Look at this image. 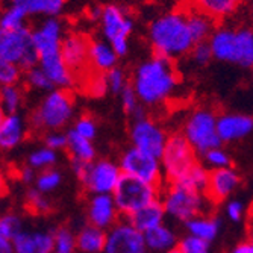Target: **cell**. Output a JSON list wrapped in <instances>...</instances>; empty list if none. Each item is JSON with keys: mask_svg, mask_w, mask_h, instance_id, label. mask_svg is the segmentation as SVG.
<instances>
[{"mask_svg": "<svg viewBox=\"0 0 253 253\" xmlns=\"http://www.w3.org/2000/svg\"><path fill=\"white\" fill-rule=\"evenodd\" d=\"M12 243L15 253H53L55 232L23 231Z\"/></svg>", "mask_w": 253, "mask_h": 253, "instance_id": "cell-20", "label": "cell"}, {"mask_svg": "<svg viewBox=\"0 0 253 253\" xmlns=\"http://www.w3.org/2000/svg\"><path fill=\"white\" fill-rule=\"evenodd\" d=\"M144 234L130 224L127 220H120L106 232V246L103 253H146Z\"/></svg>", "mask_w": 253, "mask_h": 253, "instance_id": "cell-15", "label": "cell"}, {"mask_svg": "<svg viewBox=\"0 0 253 253\" xmlns=\"http://www.w3.org/2000/svg\"><path fill=\"white\" fill-rule=\"evenodd\" d=\"M205 194L185 188L179 183H170L166 188L161 202L164 205L166 214L176 221L187 223L194 217L205 215Z\"/></svg>", "mask_w": 253, "mask_h": 253, "instance_id": "cell-10", "label": "cell"}, {"mask_svg": "<svg viewBox=\"0 0 253 253\" xmlns=\"http://www.w3.org/2000/svg\"><path fill=\"white\" fill-rule=\"evenodd\" d=\"M185 229L188 231V235H193L196 238H200L203 241L212 243L221 229V221L217 217L211 215H199L191 218L185 223Z\"/></svg>", "mask_w": 253, "mask_h": 253, "instance_id": "cell-25", "label": "cell"}, {"mask_svg": "<svg viewBox=\"0 0 253 253\" xmlns=\"http://www.w3.org/2000/svg\"><path fill=\"white\" fill-rule=\"evenodd\" d=\"M75 116V99L68 89L55 88L34 111L31 125L40 132H59Z\"/></svg>", "mask_w": 253, "mask_h": 253, "instance_id": "cell-5", "label": "cell"}, {"mask_svg": "<svg viewBox=\"0 0 253 253\" xmlns=\"http://www.w3.org/2000/svg\"><path fill=\"white\" fill-rule=\"evenodd\" d=\"M26 18L28 12L25 8L9 5L0 18V32H12L26 28Z\"/></svg>", "mask_w": 253, "mask_h": 253, "instance_id": "cell-32", "label": "cell"}, {"mask_svg": "<svg viewBox=\"0 0 253 253\" xmlns=\"http://www.w3.org/2000/svg\"><path fill=\"white\" fill-rule=\"evenodd\" d=\"M44 144L45 147H49L55 152L64 150L68 146V136L67 133H62V132H49L44 138Z\"/></svg>", "mask_w": 253, "mask_h": 253, "instance_id": "cell-48", "label": "cell"}, {"mask_svg": "<svg viewBox=\"0 0 253 253\" xmlns=\"http://www.w3.org/2000/svg\"><path fill=\"white\" fill-rule=\"evenodd\" d=\"M85 91L89 97H94V99L103 97L109 91L106 73H96V75L91 73L85 81Z\"/></svg>", "mask_w": 253, "mask_h": 253, "instance_id": "cell-39", "label": "cell"}, {"mask_svg": "<svg viewBox=\"0 0 253 253\" xmlns=\"http://www.w3.org/2000/svg\"><path fill=\"white\" fill-rule=\"evenodd\" d=\"M203 166L206 169H211L212 170H220V169H227V167H231V156H229V153L221 149V147H217V149H212L210 152H206L203 156Z\"/></svg>", "mask_w": 253, "mask_h": 253, "instance_id": "cell-37", "label": "cell"}, {"mask_svg": "<svg viewBox=\"0 0 253 253\" xmlns=\"http://www.w3.org/2000/svg\"><path fill=\"white\" fill-rule=\"evenodd\" d=\"M78 250L76 235L68 227H59L55 231L53 253H75Z\"/></svg>", "mask_w": 253, "mask_h": 253, "instance_id": "cell-35", "label": "cell"}, {"mask_svg": "<svg viewBox=\"0 0 253 253\" xmlns=\"http://www.w3.org/2000/svg\"><path fill=\"white\" fill-rule=\"evenodd\" d=\"M180 253H211V243L196 238L193 235H185L177 244Z\"/></svg>", "mask_w": 253, "mask_h": 253, "instance_id": "cell-42", "label": "cell"}, {"mask_svg": "<svg viewBox=\"0 0 253 253\" xmlns=\"http://www.w3.org/2000/svg\"><path fill=\"white\" fill-rule=\"evenodd\" d=\"M217 129L221 143L238 141L253 132V117L237 112L221 114L218 116Z\"/></svg>", "mask_w": 253, "mask_h": 253, "instance_id": "cell-19", "label": "cell"}, {"mask_svg": "<svg viewBox=\"0 0 253 253\" xmlns=\"http://www.w3.org/2000/svg\"><path fill=\"white\" fill-rule=\"evenodd\" d=\"M232 253H253V246H252L250 241L249 243H241L232 250Z\"/></svg>", "mask_w": 253, "mask_h": 253, "instance_id": "cell-52", "label": "cell"}, {"mask_svg": "<svg viewBox=\"0 0 253 253\" xmlns=\"http://www.w3.org/2000/svg\"><path fill=\"white\" fill-rule=\"evenodd\" d=\"M76 240L78 250L82 253H103L106 246V231L88 223L78 232Z\"/></svg>", "mask_w": 253, "mask_h": 253, "instance_id": "cell-26", "label": "cell"}, {"mask_svg": "<svg viewBox=\"0 0 253 253\" xmlns=\"http://www.w3.org/2000/svg\"><path fill=\"white\" fill-rule=\"evenodd\" d=\"M26 136V125L18 114H2L0 120V147L12 150L18 147Z\"/></svg>", "mask_w": 253, "mask_h": 253, "instance_id": "cell-21", "label": "cell"}, {"mask_svg": "<svg viewBox=\"0 0 253 253\" xmlns=\"http://www.w3.org/2000/svg\"><path fill=\"white\" fill-rule=\"evenodd\" d=\"M102 34L122 58L129 52V35L133 31V20L119 5L103 6L100 18Z\"/></svg>", "mask_w": 253, "mask_h": 253, "instance_id": "cell-12", "label": "cell"}, {"mask_svg": "<svg viewBox=\"0 0 253 253\" xmlns=\"http://www.w3.org/2000/svg\"><path fill=\"white\" fill-rule=\"evenodd\" d=\"M37 170L32 169L31 166H26V167H23L20 170V179L25 182V183H32V182H37Z\"/></svg>", "mask_w": 253, "mask_h": 253, "instance_id": "cell-50", "label": "cell"}, {"mask_svg": "<svg viewBox=\"0 0 253 253\" xmlns=\"http://www.w3.org/2000/svg\"><path fill=\"white\" fill-rule=\"evenodd\" d=\"M0 253H15L14 243L5 238H0Z\"/></svg>", "mask_w": 253, "mask_h": 253, "instance_id": "cell-51", "label": "cell"}, {"mask_svg": "<svg viewBox=\"0 0 253 253\" xmlns=\"http://www.w3.org/2000/svg\"><path fill=\"white\" fill-rule=\"evenodd\" d=\"M26 205L35 214H47L52 208L50 200L44 193L38 191L37 188H31L26 194Z\"/></svg>", "mask_w": 253, "mask_h": 253, "instance_id": "cell-41", "label": "cell"}, {"mask_svg": "<svg viewBox=\"0 0 253 253\" xmlns=\"http://www.w3.org/2000/svg\"><path fill=\"white\" fill-rule=\"evenodd\" d=\"M218 116L206 108H199L193 111L185 125H183V136L193 146L197 155L203 156L206 152L221 147V140L218 136Z\"/></svg>", "mask_w": 253, "mask_h": 253, "instance_id": "cell-7", "label": "cell"}, {"mask_svg": "<svg viewBox=\"0 0 253 253\" xmlns=\"http://www.w3.org/2000/svg\"><path fill=\"white\" fill-rule=\"evenodd\" d=\"M240 174L232 167L212 170L210 173V182L205 196L212 203L224 202L234 194V191L240 185Z\"/></svg>", "mask_w": 253, "mask_h": 253, "instance_id": "cell-18", "label": "cell"}, {"mask_svg": "<svg viewBox=\"0 0 253 253\" xmlns=\"http://www.w3.org/2000/svg\"><path fill=\"white\" fill-rule=\"evenodd\" d=\"M89 47H91V40L85 37L84 34L72 32L64 37L62 40V47L61 53L64 58L65 65L68 67L75 78L79 73L86 72L89 65Z\"/></svg>", "mask_w": 253, "mask_h": 253, "instance_id": "cell-16", "label": "cell"}, {"mask_svg": "<svg viewBox=\"0 0 253 253\" xmlns=\"http://www.w3.org/2000/svg\"><path fill=\"white\" fill-rule=\"evenodd\" d=\"M197 163V153L183 133H173L169 136L167 146L161 156V164H163L164 176L170 183L179 180Z\"/></svg>", "mask_w": 253, "mask_h": 253, "instance_id": "cell-11", "label": "cell"}, {"mask_svg": "<svg viewBox=\"0 0 253 253\" xmlns=\"http://www.w3.org/2000/svg\"><path fill=\"white\" fill-rule=\"evenodd\" d=\"M179 84V76L171 59L153 55L136 67L132 86L143 105L156 106L167 102Z\"/></svg>", "mask_w": 253, "mask_h": 253, "instance_id": "cell-2", "label": "cell"}, {"mask_svg": "<svg viewBox=\"0 0 253 253\" xmlns=\"http://www.w3.org/2000/svg\"><path fill=\"white\" fill-rule=\"evenodd\" d=\"M252 72H253V67H252Z\"/></svg>", "mask_w": 253, "mask_h": 253, "instance_id": "cell-55", "label": "cell"}, {"mask_svg": "<svg viewBox=\"0 0 253 253\" xmlns=\"http://www.w3.org/2000/svg\"><path fill=\"white\" fill-rule=\"evenodd\" d=\"M130 141L132 147L161 159L169 141V135L155 120L143 117L133 120L130 126Z\"/></svg>", "mask_w": 253, "mask_h": 253, "instance_id": "cell-13", "label": "cell"}, {"mask_svg": "<svg viewBox=\"0 0 253 253\" xmlns=\"http://www.w3.org/2000/svg\"><path fill=\"white\" fill-rule=\"evenodd\" d=\"M214 59L253 67V31L249 28H217L210 38Z\"/></svg>", "mask_w": 253, "mask_h": 253, "instance_id": "cell-4", "label": "cell"}, {"mask_svg": "<svg viewBox=\"0 0 253 253\" xmlns=\"http://www.w3.org/2000/svg\"><path fill=\"white\" fill-rule=\"evenodd\" d=\"M21 73H23V70L18 65L0 62V82H2V86L17 85L21 78Z\"/></svg>", "mask_w": 253, "mask_h": 253, "instance_id": "cell-46", "label": "cell"}, {"mask_svg": "<svg viewBox=\"0 0 253 253\" xmlns=\"http://www.w3.org/2000/svg\"><path fill=\"white\" fill-rule=\"evenodd\" d=\"M34 45L40 58V67L56 88L68 89L75 85V75L64 62L61 47L64 26L59 18H45L32 29Z\"/></svg>", "mask_w": 253, "mask_h": 253, "instance_id": "cell-1", "label": "cell"}, {"mask_svg": "<svg viewBox=\"0 0 253 253\" xmlns=\"http://www.w3.org/2000/svg\"><path fill=\"white\" fill-rule=\"evenodd\" d=\"M149 41L153 53L161 58L173 61L191 53L196 42L188 28L187 12L173 11L152 20L149 25Z\"/></svg>", "mask_w": 253, "mask_h": 253, "instance_id": "cell-3", "label": "cell"}, {"mask_svg": "<svg viewBox=\"0 0 253 253\" xmlns=\"http://www.w3.org/2000/svg\"><path fill=\"white\" fill-rule=\"evenodd\" d=\"M210 173H211V170H208L203 164L197 163L193 169H190L179 180L171 182V183H179V185L185 187V188H190L193 191L205 194L206 188H208Z\"/></svg>", "mask_w": 253, "mask_h": 253, "instance_id": "cell-30", "label": "cell"}, {"mask_svg": "<svg viewBox=\"0 0 253 253\" xmlns=\"http://www.w3.org/2000/svg\"><path fill=\"white\" fill-rule=\"evenodd\" d=\"M243 0H193L197 11L206 14L212 20H224L235 14Z\"/></svg>", "mask_w": 253, "mask_h": 253, "instance_id": "cell-27", "label": "cell"}, {"mask_svg": "<svg viewBox=\"0 0 253 253\" xmlns=\"http://www.w3.org/2000/svg\"><path fill=\"white\" fill-rule=\"evenodd\" d=\"M119 212L129 218L155 200H159V187L144 180L123 174L116 191L112 193Z\"/></svg>", "mask_w": 253, "mask_h": 253, "instance_id": "cell-8", "label": "cell"}, {"mask_svg": "<svg viewBox=\"0 0 253 253\" xmlns=\"http://www.w3.org/2000/svg\"><path fill=\"white\" fill-rule=\"evenodd\" d=\"M56 163H58V153L45 146L35 149L28 156V166L41 171L53 169Z\"/></svg>", "mask_w": 253, "mask_h": 253, "instance_id": "cell-33", "label": "cell"}, {"mask_svg": "<svg viewBox=\"0 0 253 253\" xmlns=\"http://www.w3.org/2000/svg\"><path fill=\"white\" fill-rule=\"evenodd\" d=\"M226 215L234 223L241 221V218L244 215V203L240 200H229L226 203Z\"/></svg>", "mask_w": 253, "mask_h": 253, "instance_id": "cell-49", "label": "cell"}, {"mask_svg": "<svg viewBox=\"0 0 253 253\" xmlns=\"http://www.w3.org/2000/svg\"><path fill=\"white\" fill-rule=\"evenodd\" d=\"M119 55L106 40H91L89 47V65L97 73H108L117 67Z\"/></svg>", "mask_w": 253, "mask_h": 253, "instance_id": "cell-22", "label": "cell"}, {"mask_svg": "<svg viewBox=\"0 0 253 253\" xmlns=\"http://www.w3.org/2000/svg\"><path fill=\"white\" fill-rule=\"evenodd\" d=\"M120 99H122V106L125 109L126 114H129L130 117H133L135 114L138 112V109L143 108L140 103V99H138L136 93H135V89L132 85H127L123 91H122V94H120Z\"/></svg>", "mask_w": 253, "mask_h": 253, "instance_id": "cell-45", "label": "cell"}, {"mask_svg": "<svg viewBox=\"0 0 253 253\" xmlns=\"http://www.w3.org/2000/svg\"><path fill=\"white\" fill-rule=\"evenodd\" d=\"M0 62L15 64L25 73L40 65L32 29L26 26L12 32H0Z\"/></svg>", "mask_w": 253, "mask_h": 253, "instance_id": "cell-9", "label": "cell"}, {"mask_svg": "<svg viewBox=\"0 0 253 253\" xmlns=\"http://www.w3.org/2000/svg\"><path fill=\"white\" fill-rule=\"evenodd\" d=\"M144 240H146L147 250L155 252V253H169L177 249V244H179V240L174 231L166 223L146 232Z\"/></svg>", "mask_w": 253, "mask_h": 253, "instance_id": "cell-24", "label": "cell"}, {"mask_svg": "<svg viewBox=\"0 0 253 253\" xmlns=\"http://www.w3.org/2000/svg\"><path fill=\"white\" fill-rule=\"evenodd\" d=\"M166 210H164V205L163 202L155 200L150 205H147L146 208H143L141 211L135 212L133 215H130L129 218H126L130 224H133L138 231L146 234L152 229L164 224V218H166Z\"/></svg>", "mask_w": 253, "mask_h": 253, "instance_id": "cell-23", "label": "cell"}, {"mask_svg": "<svg viewBox=\"0 0 253 253\" xmlns=\"http://www.w3.org/2000/svg\"><path fill=\"white\" fill-rule=\"evenodd\" d=\"M62 182V174L61 171L50 169V170H44L38 174L37 182H35V188L44 194H47L53 190H56Z\"/></svg>", "mask_w": 253, "mask_h": 253, "instance_id": "cell-38", "label": "cell"}, {"mask_svg": "<svg viewBox=\"0 0 253 253\" xmlns=\"http://www.w3.org/2000/svg\"><path fill=\"white\" fill-rule=\"evenodd\" d=\"M23 232V221L17 214H5L0 218V238L14 241L17 235Z\"/></svg>", "mask_w": 253, "mask_h": 253, "instance_id": "cell-36", "label": "cell"}, {"mask_svg": "<svg viewBox=\"0 0 253 253\" xmlns=\"http://www.w3.org/2000/svg\"><path fill=\"white\" fill-rule=\"evenodd\" d=\"M67 136H68L67 150L70 153L72 159L84 161V163H93V161H96V147L93 141L79 135L75 129L68 130Z\"/></svg>", "mask_w": 253, "mask_h": 253, "instance_id": "cell-29", "label": "cell"}, {"mask_svg": "<svg viewBox=\"0 0 253 253\" xmlns=\"http://www.w3.org/2000/svg\"><path fill=\"white\" fill-rule=\"evenodd\" d=\"M120 169L123 174L144 180L152 185H158L163 179L164 170L161 159L150 156L135 147H129L120 158Z\"/></svg>", "mask_w": 253, "mask_h": 253, "instance_id": "cell-14", "label": "cell"}, {"mask_svg": "<svg viewBox=\"0 0 253 253\" xmlns=\"http://www.w3.org/2000/svg\"><path fill=\"white\" fill-rule=\"evenodd\" d=\"M65 6V0H25L28 15H42L45 18H58Z\"/></svg>", "mask_w": 253, "mask_h": 253, "instance_id": "cell-31", "label": "cell"}, {"mask_svg": "<svg viewBox=\"0 0 253 253\" xmlns=\"http://www.w3.org/2000/svg\"><path fill=\"white\" fill-rule=\"evenodd\" d=\"M190 55H191V61L196 65H200V67L210 64L214 59V53H212L210 41L194 44V47H193V50H191Z\"/></svg>", "mask_w": 253, "mask_h": 253, "instance_id": "cell-44", "label": "cell"}, {"mask_svg": "<svg viewBox=\"0 0 253 253\" xmlns=\"http://www.w3.org/2000/svg\"><path fill=\"white\" fill-rule=\"evenodd\" d=\"M250 15H252V18H253V3L250 5Z\"/></svg>", "mask_w": 253, "mask_h": 253, "instance_id": "cell-53", "label": "cell"}, {"mask_svg": "<svg viewBox=\"0 0 253 253\" xmlns=\"http://www.w3.org/2000/svg\"><path fill=\"white\" fill-rule=\"evenodd\" d=\"M23 103V91L18 85L2 86V108L3 114H17Z\"/></svg>", "mask_w": 253, "mask_h": 253, "instance_id": "cell-34", "label": "cell"}, {"mask_svg": "<svg viewBox=\"0 0 253 253\" xmlns=\"http://www.w3.org/2000/svg\"><path fill=\"white\" fill-rule=\"evenodd\" d=\"M187 21H188V28L191 32V37L194 40V42H205L210 41V38L212 37L215 28V20H212L211 17H208L206 14L194 9V11H188L187 12Z\"/></svg>", "mask_w": 253, "mask_h": 253, "instance_id": "cell-28", "label": "cell"}, {"mask_svg": "<svg viewBox=\"0 0 253 253\" xmlns=\"http://www.w3.org/2000/svg\"><path fill=\"white\" fill-rule=\"evenodd\" d=\"M146 253H147V252H146Z\"/></svg>", "mask_w": 253, "mask_h": 253, "instance_id": "cell-56", "label": "cell"}, {"mask_svg": "<svg viewBox=\"0 0 253 253\" xmlns=\"http://www.w3.org/2000/svg\"><path fill=\"white\" fill-rule=\"evenodd\" d=\"M106 81H108L109 91L114 94H122V91L129 85L126 73L120 67H116V68H112L111 72H108L106 73Z\"/></svg>", "mask_w": 253, "mask_h": 253, "instance_id": "cell-43", "label": "cell"}, {"mask_svg": "<svg viewBox=\"0 0 253 253\" xmlns=\"http://www.w3.org/2000/svg\"><path fill=\"white\" fill-rule=\"evenodd\" d=\"M73 129H75L79 135L85 136L86 140H91V141H93L94 138L97 136V125H96L94 119H91V117H88V116H81V117L75 122Z\"/></svg>", "mask_w": 253, "mask_h": 253, "instance_id": "cell-47", "label": "cell"}, {"mask_svg": "<svg viewBox=\"0 0 253 253\" xmlns=\"http://www.w3.org/2000/svg\"><path fill=\"white\" fill-rule=\"evenodd\" d=\"M169 253H180V250H179V249H174V250H171V252H169Z\"/></svg>", "mask_w": 253, "mask_h": 253, "instance_id": "cell-54", "label": "cell"}, {"mask_svg": "<svg viewBox=\"0 0 253 253\" xmlns=\"http://www.w3.org/2000/svg\"><path fill=\"white\" fill-rule=\"evenodd\" d=\"M72 169L85 190L91 194H112L123 176L120 164L109 159H99L93 163L72 159Z\"/></svg>", "mask_w": 253, "mask_h": 253, "instance_id": "cell-6", "label": "cell"}, {"mask_svg": "<svg viewBox=\"0 0 253 253\" xmlns=\"http://www.w3.org/2000/svg\"><path fill=\"white\" fill-rule=\"evenodd\" d=\"M25 81H26V84L31 86V88H34V89H40V91H52V89H55L53 86V82L49 79V76L45 75L44 72H42V68L38 65V67H35V68H31L29 72H26L25 73Z\"/></svg>", "mask_w": 253, "mask_h": 253, "instance_id": "cell-40", "label": "cell"}, {"mask_svg": "<svg viewBox=\"0 0 253 253\" xmlns=\"http://www.w3.org/2000/svg\"><path fill=\"white\" fill-rule=\"evenodd\" d=\"M88 223L103 231H109L112 226H116L119 220V210L112 194H94L88 202Z\"/></svg>", "mask_w": 253, "mask_h": 253, "instance_id": "cell-17", "label": "cell"}]
</instances>
